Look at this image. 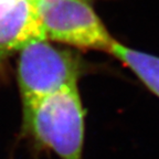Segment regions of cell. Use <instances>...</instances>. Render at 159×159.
Listing matches in <instances>:
<instances>
[{
  "instance_id": "cell-1",
  "label": "cell",
  "mask_w": 159,
  "mask_h": 159,
  "mask_svg": "<svg viewBox=\"0 0 159 159\" xmlns=\"http://www.w3.org/2000/svg\"><path fill=\"white\" fill-rule=\"evenodd\" d=\"M25 126L60 159H83L84 109L77 86L25 105Z\"/></svg>"
},
{
  "instance_id": "cell-2",
  "label": "cell",
  "mask_w": 159,
  "mask_h": 159,
  "mask_svg": "<svg viewBox=\"0 0 159 159\" xmlns=\"http://www.w3.org/2000/svg\"><path fill=\"white\" fill-rule=\"evenodd\" d=\"M83 63L77 54L38 40L20 50L18 82L23 106L77 86Z\"/></svg>"
},
{
  "instance_id": "cell-3",
  "label": "cell",
  "mask_w": 159,
  "mask_h": 159,
  "mask_svg": "<svg viewBox=\"0 0 159 159\" xmlns=\"http://www.w3.org/2000/svg\"><path fill=\"white\" fill-rule=\"evenodd\" d=\"M45 39L108 52L114 38L85 0H33Z\"/></svg>"
},
{
  "instance_id": "cell-4",
  "label": "cell",
  "mask_w": 159,
  "mask_h": 159,
  "mask_svg": "<svg viewBox=\"0 0 159 159\" xmlns=\"http://www.w3.org/2000/svg\"><path fill=\"white\" fill-rule=\"evenodd\" d=\"M47 40L33 0L0 1V61L27 44Z\"/></svg>"
},
{
  "instance_id": "cell-5",
  "label": "cell",
  "mask_w": 159,
  "mask_h": 159,
  "mask_svg": "<svg viewBox=\"0 0 159 159\" xmlns=\"http://www.w3.org/2000/svg\"><path fill=\"white\" fill-rule=\"evenodd\" d=\"M135 73L144 85L159 97V57L143 51L130 49L115 40L108 51Z\"/></svg>"
},
{
  "instance_id": "cell-6",
  "label": "cell",
  "mask_w": 159,
  "mask_h": 159,
  "mask_svg": "<svg viewBox=\"0 0 159 159\" xmlns=\"http://www.w3.org/2000/svg\"><path fill=\"white\" fill-rule=\"evenodd\" d=\"M85 1H87V2H91V3H92V1H94V0H85Z\"/></svg>"
},
{
  "instance_id": "cell-7",
  "label": "cell",
  "mask_w": 159,
  "mask_h": 159,
  "mask_svg": "<svg viewBox=\"0 0 159 159\" xmlns=\"http://www.w3.org/2000/svg\"><path fill=\"white\" fill-rule=\"evenodd\" d=\"M0 1H1V0H0Z\"/></svg>"
}]
</instances>
